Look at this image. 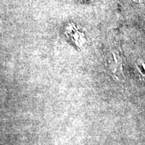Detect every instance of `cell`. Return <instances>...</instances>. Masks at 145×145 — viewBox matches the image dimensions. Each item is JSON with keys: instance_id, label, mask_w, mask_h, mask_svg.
Returning a JSON list of instances; mask_svg holds the SVG:
<instances>
[{"instance_id": "6da1fadb", "label": "cell", "mask_w": 145, "mask_h": 145, "mask_svg": "<svg viewBox=\"0 0 145 145\" xmlns=\"http://www.w3.org/2000/svg\"><path fill=\"white\" fill-rule=\"evenodd\" d=\"M108 68L111 71L112 73L114 74L115 77H117V72L122 73V69H121V60L120 58L117 57L116 54L112 52L109 55L108 59Z\"/></svg>"}]
</instances>
